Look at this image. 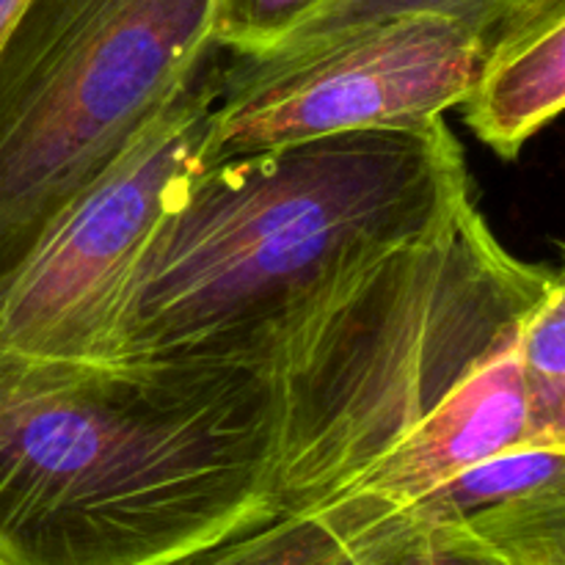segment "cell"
Returning a JSON list of instances; mask_svg holds the SVG:
<instances>
[{
	"label": "cell",
	"mask_w": 565,
	"mask_h": 565,
	"mask_svg": "<svg viewBox=\"0 0 565 565\" xmlns=\"http://www.w3.org/2000/svg\"><path fill=\"white\" fill-rule=\"evenodd\" d=\"M535 441L565 447V259L519 337Z\"/></svg>",
	"instance_id": "10"
},
{
	"label": "cell",
	"mask_w": 565,
	"mask_h": 565,
	"mask_svg": "<svg viewBox=\"0 0 565 565\" xmlns=\"http://www.w3.org/2000/svg\"><path fill=\"white\" fill-rule=\"evenodd\" d=\"M561 486H565V447L522 445L461 469L403 513V519L436 527Z\"/></svg>",
	"instance_id": "9"
},
{
	"label": "cell",
	"mask_w": 565,
	"mask_h": 565,
	"mask_svg": "<svg viewBox=\"0 0 565 565\" xmlns=\"http://www.w3.org/2000/svg\"><path fill=\"white\" fill-rule=\"evenodd\" d=\"M215 53L0 276V351L42 362H108L138 257L207 152L221 92Z\"/></svg>",
	"instance_id": "5"
},
{
	"label": "cell",
	"mask_w": 565,
	"mask_h": 565,
	"mask_svg": "<svg viewBox=\"0 0 565 565\" xmlns=\"http://www.w3.org/2000/svg\"><path fill=\"white\" fill-rule=\"evenodd\" d=\"M270 364L0 351V565H188L281 516Z\"/></svg>",
	"instance_id": "1"
},
{
	"label": "cell",
	"mask_w": 565,
	"mask_h": 565,
	"mask_svg": "<svg viewBox=\"0 0 565 565\" xmlns=\"http://www.w3.org/2000/svg\"><path fill=\"white\" fill-rule=\"evenodd\" d=\"M555 270L508 252L467 202L270 337L281 516L461 463L480 370L522 334Z\"/></svg>",
	"instance_id": "3"
},
{
	"label": "cell",
	"mask_w": 565,
	"mask_h": 565,
	"mask_svg": "<svg viewBox=\"0 0 565 565\" xmlns=\"http://www.w3.org/2000/svg\"><path fill=\"white\" fill-rule=\"evenodd\" d=\"M337 0H215L210 36L221 53L263 55Z\"/></svg>",
	"instance_id": "12"
},
{
	"label": "cell",
	"mask_w": 565,
	"mask_h": 565,
	"mask_svg": "<svg viewBox=\"0 0 565 565\" xmlns=\"http://www.w3.org/2000/svg\"><path fill=\"white\" fill-rule=\"evenodd\" d=\"M397 546H401V522H390L331 565H397Z\"/></svg>",
	"instance_id": "14"
},
{
	"label": "cell",
	"mask_w": 565,
	"mask_h": 565,
	"mask_svg": "<svg viewBox=\"0 0 565 565\" xmlns=\"http://www.w3.org/2000/svg\"><path fill=\"white\" fill-rule=\"evenodd\" d=\"M505 14H419L287 55L221 64L202 163L307 138L445 119L478 86Z\"/></svg>",
	"instance_id": "6"
},
{
	"label": "cell",
	"mask_w": 565,
	"mask_h": 565,
	"mask_svg": "<svg viewBox=\"0 0 565 565\" xmlns=\"http://www.w3.org/2000/svg\"><path fill=\"white\" fill-rule=\"evenodd\" d=\"M28 3H31V0H0V50H3L6 39H9L11 31L17 28V22H20Z\"/></svg>",
	"instance_id": "15"
},
{
	"label": "cell",
	"mask_w": 565,
	"mask_h": 565,
	"mask_svg": "<svg viewBox=\"0 0 565 565\" xmlns=\"http://www.w3.org/2000/svg\"><path fill=\"white\" fill-rule=\"evenodd\" d=\"M213 6H25L0 50V276L218 50Z\"/></svg>",
	"instance_id": "4"
},
{
	"label": "cell",
	"mask_w": 565,
	"mask_h": 565,
	"mask_svg": "<svg viewBox=\"0 0 565 565\" xmlns=\"http://www.w3.org/2000/svg\"><path fill=\"white\" fill-rule=\"evenodd\" d=\"M513 0H337L334 6L298 28L290 39L276 44L263 55H287L318 47L331 39L381 25V22L406 20L419 14H505ZM248 58V55H246Z\"/></svg>",
	"instance_id": "11"
},
{
	"label": "cell",
	"mask_w": 565,
	"mask_h": 565,
	"mask_svg": "<svg viewBox=\"0 0 565 565\" xmlns=\"http://www.w3.org/2000/svg\"><path fill=\"white\" fill-rule=\"evenodd\" d=\"M430 530L483 565H565V486Z\"/></svg>",
	"instance_id": "8"
},
{
	"label": "cell",
	"mask_w": 565,
	"mask_h": 565,
	"mask_svg": "<svg viewBox=\"0 0 565 565\" xmlns=\"http://www.w3.org/2000/svg\"><path fill=\"white\" fill-rule=\"evenodd\" d=\"M397 522H401L397 565H483L441 544L434 530L425 524H412L406 519H397Z\"/></svg>",
	"instance_id": "13"
},
{
	"label": "cell",
	"mask_w": 565,
	"mask_h": 565,
	"mask_svg": "<svg viewBox=\"0 0 565 565\" xmlns=\"http://www.w3.org/2000/svg\"><path fill=\"white\" fill-rule=\"evenodd\" d=\"M472 202L445 119L199 163L130 276L108 362H257L270 337Z\"/></svg>",
	"instance_id": "2"
},
{
	"label": "cell",
	"mask_w": 565,
	"mask_h": 565,
	"mask_svg": "<svg viewBox=\"0 0 565 565\" xmlns=\"http://www.w3.org/2000/svg\"><path fill=\"white\" fill-rule=\"evenodd\" d=\"M463 108L469 130L502 160L565 114V0H513Z\"/></svg>",
	"instance_id": "7"
}]
</instances>
